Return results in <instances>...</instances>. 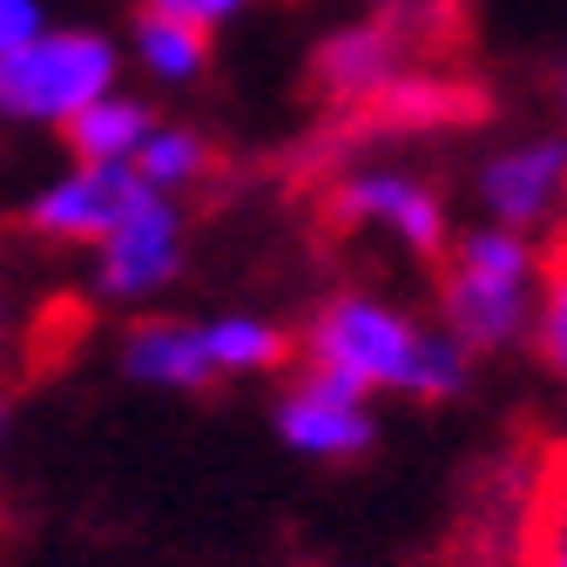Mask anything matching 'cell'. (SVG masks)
I'll return each instance as SVG.
<instances>
[{
  "instance_id": "obj_7",
  "label": "cell",
  "mask_w": 567,
  "mask_h": 567,
  "mask_svg": "<svg viewBox=\"0 0 567 567\" xmlns=\"http://www.w3.org/2000/svg\"><path fill=\"white\" fill-rule=\"evenodd\" d=\"M142 176L135 169H102V163H68L61 176L34 183L28 203H21V230L41 237V244H61V250H95L122 209L135 203Z\"/></svg>"
},
{
  "instance_id": "obj_8",
  "label": "cell",
  "mask_w": 567,
  "mask_h": 567,
  "mask_svg": "<svg viewBox=\"0 0 567 567\" xmlns=\"http://www.w3.org/2000/svg\"><path fill=\"white\" fill-rule=\"evenodd\" d=\"M480 209L501 230H560L567 224V135L520 142V150L486 156L480 169Z\"/></svg>"
},
{
  "instance_id": "obj_20",
  "label": "cell",
  "mask_w": 567,
  "mask_h": 567,
  "mask_svg": "<svg viewBox=\"0 0 567 567\" xmlns=\"http://www.w3.org/2000/svg\"><path fill=\"white\" fill-rule=\"evenodd\" d=\"M21 351H28V331H21V311H14V298L0 291V379H8L14 365H21Z\"/></svg>"
},
{
  "instance_id": "obj_5",
  "label": "cell",
  "mask_w": 567,
  "mask_h": 567,
  "mask_svg": "<svg viewBox=\"0 0 567 567\" xmlns=\"http://www.w3.org/2000/svg\"><path fill=\"white\" fill-rule=\"evenodd\" d=\"M176 270H183V203L142 183L122 224L95 244L89 291L102 305H150L176 284Z\"/></svg>"
},
{
  "instance_id": "obj_9",
  "label": "cell",
  "mask_w": 567,
  "mask_h": 567,
  "mask_svg": "<svg viewBox=\"0 0 567 567\" xmlns=\"http://www.w3.org/2000/svg\"><path fill=\"white\" fill-rule=\"evenodd\" d=\"M493 95L473 82V75H453L446 61H425L412 75H399L379 102L351 109L344 115V135H419V128H473L486 122Z\"/></svg>"
},
{
  "instance_id": "obj_6",
  "label": "cell",
  "mask_w": 567,
  "mask_h": 567,
  "mask_svg": "<svg viewBox=\"0 0 567 567\" xmlns=\"http://www.w3.org/2000/svg\"><path fill=\"white\" fill-rule=\"evenodd\" d=\"M324 209L338 230H385L419 264H440L453 250V217H446L440 189L405 169H351L324 189Z\"/></svg>"
},
{
  "instance_id": "obj_16",
  "label": "cell",
  "mask_w": 567,
  "mask_h": 567,
  "mask_svg": "<svg viewBox=\"0 0 567 567\" xmlns=\"http://www.w3.org/2000/svg\"><path fill=\"white\" fill-rule=\"evenodd\" d=\"M209 163H217V150H209V135L189 128V122H156L150 142H142V156H135V176L163 189V196H183L209 176Z\"/></svg>"
},
{
  "instance_id": "obj_12",
  "label": "cell",
  "mask_w": 567,
  "mask_h": 567,
  "mask_svg": "<svg viewBox=\"0 0 567 567\" xmlns=\"http://www.w3.org/2000/svg\"><path fill=\"white\" fill-rule=\"evenodd\" d=\"M514 567H567V440L534 453V480L514 514Z\"/></svg>"
},
{
  "instance_id": "obj_11",
  "label": "cell",
  "mask_w": 567,
  "mask_h": 567,
  "mask_svg": "<svg viewBox=\"0 0 567 567\" xmlns=\"http://www.w3.org/2000/svg\"><path fill=\"white\" fill-rule=\"evenodd\" d=\"M122 372L135 385H156V392H203L217 385V359H209V338L189 318H135L122 331Z\"/></svg>"
},
{
  "instance_id": "obj_19",
  "label": "cell",
  "mask_w": 567,
  "mask_h": 567,
  "mask_svg": "<svg viewBox=\"0 0 567 567\" xmlns=\"http://www.w3.org/2000/svg\"><path fill=\"white\" fill-rule=\"evenodd\" d=\"M142 8H163V14H176V21H196V28H224L230 14L257 8V0H142Z\"/></svg>"
},
{
  "instance_id": "obj_3",
  "label": "cell",
  "mask_w": 567,
  "mask_h": 567,
  "mask_svg": "<svg viewBox=\"0 0 567 567\" xmlns=\"http://www.w3.org/2000/svg\"><path fill=\"white\" fill-rule=\"evenodd\" d=\"M534 305H540V250H534V237L480 224V230L453 237V250L440 257V324L466 351L520 344L534 331Z\"/></svg>"
},
{
  "instance_id": "obj_4",
  "label": "cell",
  "mask_w": 567,
  "mask_h": 567,
  "mask_svg": "<svg viewBox=\"0 0 567 567\" xmlns=\"http://www.w3.org/2000/svg\"><path fill=\"white\" fill-rule=\"evenodd\" d=\"M122 48L102 28H41L28 48L0 61V122L14 128H68L82 109L115 95Z\"/></svg>"
},
{
  "instance_id": "obj_17",
  "label": "cell",
  "mask_w": 567,
  "mask_h": 567,
  "mask_svg": "<svg viewBox=\"0 0 567 567\" xmlns=\"http://www.w3.org/2000/svg\"><path fill=\"white\" fill-rule=\"evenodd\" d=\"M534 359L567 385V230L540 250V305H534Z\"/></svg>"
},
{
  "instance_id": "obj_10",
  "label": "cell",
  "mask_w": 567,
  "mask_h": 567,
  "mask_svg": "<svg viewBox=\"0 0 567 567\" xmlns=\"http://www.w3.org/2000/svg\"><path fill=\"white\" fill-rule=\"evenodd\" d=\"M277 440L305 460H351L379 440V419H372L365 392H351L324 372H298L277 399Z\"/></svg>"
},
{
  "instance_id": "obj_23",
  "label": "cell",
  "mask_w": 567,
  "mask_h": 567,
  "mask_svg": "<svg viewBox=\"0 0 567 567\" xmlns=\"http://www.w3.org/2000/svg\"><path fill=\"white\" fill-rule=\"evenodd\" d=\"M560 230H567V224H560Z\"/></svg>"
},
{
  "instance_id": "obj_2",
  "label": "cell",
  "mask_w": 567,
  "mask_h": 567,
  "mask_svg": "<svg viewBox=\"0 0 567 567\" xmlns=\"http://www.w3.org/2000/svg\"><path fill=\"white\" fill-rule=\"evenodd\" d=\"M460 28H466L460 0H385L379 14H365V21H351V28L318 41L311 82L338 115H351V109L379 102L399 75H412V68L446 61L460 48Z\"/></svg>"
},
{
  "instance_id": "obj_14",
  "label": "cell",
  "mask_w": 567,
  "mask_h": 567,
  "mask_svg": "<svg viewBox=\"0 0 567 567\" xmlns=\"http://www.w3.org/2000/svg\"><path fill=\"white\" fill-rule=\"evenodd\" d=\"M128 48H135V61H142V75L163 82V89H183V82H196L203 68H209V28L176 21V14H163V8H142V14H135Z\"/></svg>"
},
{
  "instance_id": "obj_22",
  "label": "cell",
  "mask_w": 567,
  "mask_h": 567,
  "mask_svg": "<svg viewBox=\"0 0 567 567\" xmlns=\"http://www.w3.org/2000/svg\"><path fill=\"white\" fill-rule=\"evenodd\" d=\"M560 109H567V75H560Z\"/></svg>"
},
{
  "instance_id": "obj_1",
  "label": "cell",
  "mask_w": 567,
  "mask_h": 567,
  "mask_svg": "<svg viewBox=\"0 0 567 567\" xmlns=\"http://www.w3.org/2000/svg\"><path fill=\"white\" fill-rule=\"evenodd\" d=\"M305 372H324L351 392H405V399H453L466 392V359L473 351L440 324H412L399 305L372 291H338L298 338Z\"/></svg>"
},
{
  "instance_id": "obj_15",
  "label": "cell",
  "mask_w": 567,
  "mask_h": 567,
  "mask_svg": "<svg viewBox=\"0 0 567 567\" xmlns=\"http://www.w3.org/2000/svg\"><path fill=\"white\" fill-rule=\"evenodd\" d=\"M209 338V359H217V379H264V372H284L291 365V331L270 324V318H250V311H224L203 324Z\"/></svg>"
},
{
  "instance_id": "obj_18",
  "label": "cell",
  "mask_w": 567,
  "mask_h": 567,
  "mask_svg": "<svg viewBox=\"0 0 567 567\" xmlns=\"http://www.w3.org/2000/svg\"><path fill=\"white\" fill-rule=\"evenodd\" d=\"M41 28H48V8H41V0H0V61H8L14 48H28Z\"/></svg>"
},
{
  "instance_id": "obj_21",
  "label": "cell",
  "mask_w": 567,
  "mask_h": 567,
  "mask_svg": "<svg viewBox=\"0 0 567 567\" xmlns=\"http://www.w3.org/2000/svg\"><path fill=\"white\" fill-rule=\"evenodd\" d=\"M0 446H8V392H0Z\"/></svg>"
},
{
  "instance_id": "obj_13",
  "label": "cell",
  "mask_w": 567,
  "mask_h": 567,
  "mask_svg": "<svg viewBox=\"0 0 567 567\" xmlns=\"http://www.w3.org/2000/svg\"><path fill=\"white\" fill-rule=\"evenodd\" d=\"M150 128H156V115H150V102H135V95H102L95 109H82L75 122L61 128V142H68V156L75 163H102V169H135V156H142V142H150Z\"/></svg>"
}]
</instances>
